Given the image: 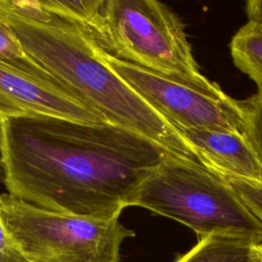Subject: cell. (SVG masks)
Here are the masks:
<instances>
[{
  "instance_id": "9",
  "label": "cell",
  "mask_w": 262,
  "mask_h": 262,
  "mask_svg": "<svg viewBox=\"0 0 262 262\" xmlns=\"http://www.w3.org/2000/svg\"><path fill=\"white\" fill-rule=\"evenodd\" d=\"M252 241L231 235L200 237L195 246L177 262H256Z\"/></svg>"
},
{
  "instance_id": "18",
  "label": "cell",
  "mask_w": 262,
  "mask_h": 262,
  "mask_svg": "<svg viewBox=\"0 0 262 262\" xmlns=\"http://www.w3.org/2000/svg\"><path fill=\"white\" fill-rule=\"evenodd\" d=\"M254 256L256 262H262V243L254 245Z\"/></svg>"
},
{
  "instance_id": "3",
  "label": "cell",
  "mask_w": 262,
  "mask_h": 262,
  "mask_svg": "<svg viewBox=\"0 0 262 262\" xmlns=\"http://www.w3.org/2000/svg\"><path fill=\"white\" fill-rule=\"evenodd\" d=\"M132 206L173 219L200 237L231 235L262 243V222L226 178L193 162L169 157L142 182Z\"/></svg>"
},
{
  "instance_id": "6",
  "label": "cell",
  "mask_w": 262,
  "mask_h": 262,
  "mask_svg": "<svg viewBox=\"0 0 262 262\" xmlns=\"http://www.w3.org/2000/svg\"><path fill=\"white\" fill-rule=\"evenodd\" d=\"M101 50V49H100ZM110 68L176 128L242 132L238 100L219 87L203 89L119 60L101 50Z\"/></svg>"
},
{
  "instance_id": "15",
  "label": "cell",
  "mask_w": 262,
  "mask_h": 262,
  "mask_svg": "<svg viewBox=\"0 0 262 262\" xmlns=\"http://www.w3.org/2000/svg\"><path fill=\"white\" fill-rule=\"evenodd\" d=\"M0 262H27L16 246L14 245L11 236L5 228L0 217Z\"/></svg>"
},
{
  "instance_id": "2",
  "label": "cell",
  "mask_w": 262,
  "mask_h": 262,
  "mask_svg": "<svg viewBox=\"0 0 262 262\" xmlns=\"http://www.w3.org/2000/svg\"><path fill=\"white\" fill-rule=\"evenodd\" d=\"M0 15L29 60L106 123L145 137L175 158L203 165L178 129L110 68L87 27L44 9L38 0H0Z\"/></svg>"
},
{
  "instance_id": "17",
  "label": "cell",
  "mask_w": 262,
  "mask_h": 262,
  "mask_svg": "<svg viewBox=\"0 0 262 262\" xmlns=\"http://www.w3.org/2000/svg\"><path fill=\"white\" fill-rule=\"evenodd\" d=\"M6 178V166H5V154H4V136H3V122L0 117V184L5 182Z\"/></svg>"
},
{
  "instance_id": "7",
  "label": "cell",
  "mask_w": 262,
  "mask_h": 262,
  "mask_svg": "<svg viewBox=\"0 0 262 262\" xmlns=\"http://www.w3.org/2000/svg\"><path fill=\"white\" fill-rule=\"evenodd\" d=\"M0 117H52L85 124L106 123L28 57L0 59Z\"/></svg>"
},
{
  "instance_id": "1",
  "label": "cell",
  "mask_w": 262,
  "mask_h": 262,
  "mask_svg": "<svg viewBox=\"0 0 262 262\" xmlns=\"http://www.w3.org/2000/svg\"><path fill=\"white\" fill-rule=\"evenodd\" d=\"M2 122L8 193L58 213L121 216L145 178L173 157L145 137L110 123L52 117Z\"/></svg>"
},
{
  "instance_id": "8",
  "label": "cell",
  "mask_w": 262,
  "mask_h": 262,
  "mask_svg": "<svg viewBox=\"0 0 262 262\" xmlns=\"http://www.w3.org/2000/svg\"><path fill=\"white\" fill-rule=\"evenodd\" d=\"M177 129L207 168L225 178L262 181V165L242 132Z\"/></svg>"
},
{
  "instance_id": "16",
  "label": "cell",
  "mask_w": 262,
  "mask_h": 262,
  "mask_svg": "<svg viewBox=\"0 0 262 262\" xmlns=\"http://www.w3.org/2000/svg\"><path fill=\"white\" fill-rule=\"evenodd\" d=\"M248 21L262 25V0H250L246 3Z\"/></svg>"
},
{
  "instance_id": "11",
  "label": "cell",
  "mask_w": 262,
  "mask_h": 262,
  "mask_svg": "<svg viewBox=\"0 0 262 262\" xmlns=\"http://www.w3.org/2000/svg\"><path fill=\"white\" fill-rule=\"evenodd\" d=\"M242 114V134L262 165V92L238 100Z\"/></svg>"
},
{
  "instance_id": "13",
  "label": "cell",
  "mask_w": 262,
  "mask_h": 262,
  "mask_svg": "<svg viewBox=\"0 0 262 262\" xmlns=\"http://www.w3.org/2000/svg\"><path fill=\"white\" fill-rule=\"evenodd\" d=\"M226 179L238 193L249 210L262 222V181L253 182L235 178Z\"/></svg>"
},
{
  "instance_id": "5",
  "label": "cell",
  "mask_w": 262,
  "mask_h": 262,
  "mask_svg": "<svg viewBox=\"0 0 262 262\" xmlns=\"http://www.w3.org/2000/svg\"><path fill=\"white\" fill-rule=\"evenodd\" d=\"M0 217L27 262H120L122 244L134 235L120 216L58 213L8 192L0 194Z\"/></svg>"
},
{
  "instance_id": "19",
  "label": "cell",
  "mask_w": 262,
  "mask_h": 262,
  "mask_svg": "<svg viewBox=\"0 0 262 262\" xmlns=\"http://www.w3.org/2000/svg\"><path fill=\"white\" fill-rule=\"evenodd\" d=\"M175 262H177V260H175Z\"/></svg>"
},
{
  "instance_id": "10",
  "label": "cell",
  "mask_w": 262,
  "mask_h": 262,
  "mask_svg": "<svg viewBox=\"0 0 262 262\" xmlns=\"http://www.w3.org/2000/svg\"><path fill=\"white\" fill-rule=\"evenodd\" d=\"M230 54L234 66L262 92V25L248 21L241 27L230 41Z\"/></svg>"
},
{
  "instance_id": "14",
  "label": "cell",
  "mask_w": 262,
  "mask_h": 262,
  "mask_svg": "<svg viewBox=\"0 0 262 262\" xmlns=\"http://www.w3.org/2000/svg\"><path fill=\"white\" fill-rule=\"evenodd\" d=\"M26 57L20 42L0 15V59H21Z\"/></svg>"
},
{
  "instance_id": "12",
  "label": "cell",
  "mask_w": 262,
  "mask_h": 262,
  "mask_svg": "<svg viewBox=\"0 0 262 262\" xmlns=\"http://www.w3.org/2000/svg\"><path fill=\"white\" fill-rule=\"evenodd\" d=\"M40 5L53 13L89 27L99 14L103 0H38Z\"/></svg>"
},
{
  "instance_id": "4",
  "label": "cell",
  "mask_w": 262,
  "mask_h": 262,
  "mask_svg": "<svg viewBox=\"0 0 262 262\" xmlns=\"http://www.w3.org/2000/svg\"><path fill=\"white\" fill-rule=\"evenodd\" d=\"M87 28L99 48L119 60L203 89L219 88L201 73L179 16L160 1L103 0Z\"/></svg>"
}]
</instances>
